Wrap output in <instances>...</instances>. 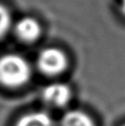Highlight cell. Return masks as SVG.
Returning a JSON list of instances; mask_svg holds the SVG:
<instances>
[{"label":"cell","instance_id":"cell-9","mask_svg":"<svg viewBox=\"0 0 125 126\" xmlns=\"http://www.w3.org/2000/svg\"><path fill=\"white\" fill-rule=\"evenodd\" d=\"M123 126H125V124H124V125H123Z\"/></svg>","mask_w":125,"mask_h":126},{"label":"cell","instance_id":"cell-8","mask_svg":"<svg viewBox=\"0 0 125 126\" xmlns=\"http://www.w3.org/2000/svg\"><path fill=\"white\" fill-rule=\"evenodd\" d=\"M121 10L123 12V15L125 16V0H121Z\"/></svg>","mask_w":125,"mask_h":126},{"label":"cell","instance_id":"cell-2","mask_svg":"<svg viewBox=\"0 0 125 126\" xmlns=\"http://www.w3.org/2000/svg\"><path fill=\"white\" fill-rule=\"evenodd\" d=\"M68 58L65 53L57 48H47L39 53L37 64L39 70L47 75H58L68 67Z\"/></svg>","mask_w":125,"mask_h":126},{"label":"cell","instance_id":"cell-7","mask_svg":"<svg viewBox=\"0 0 125 126\" xmlns=\"http://www.w3.org/2000/svg\"><path fill=\"white\" fill-rule=\"evenodd\" d=\"M11 22L12 20L9 10L3 4H0V39H2L7 34L11 27Z\"/></svg>","mask_w":125,"mask_h":126},{"label":"cell","instance_id":"cell-5","mask_svg":"<svg viewBox=\"0 0 125 126\" xmlns=\"http://www.w3.org/2000/svg\"><path fill=\"white\" fill-rule=\"evenodd\" d=\"M16 126H55V123L48 113L37 111L20 117Z\"/></svg>","mask_w":125,"mask_h":126},{"label":"cell","instance_id":"cell-1","mask_svg":"<svg viewBox=\"0 0 125 126\" xmlns=\"http://www.w3.org/2000/svg\"><path fill=\"white\" fill-rule=\"evenodd\" d=\"M31 78V66L23 57L6 54L0 58V83L7 87H20Z\"/></svg>","mask_w":125,"mask_h":126},{"label":"cell","instance_id":"cell-3","mask_svg":"<svg viewBox=\"0 0 125 126\" xmlns=\"http://www.w3.org/2000/svg\"><path fill=\"white\" fill-rule=\"evenodd\" d=\"M72 97L71 87L65 83H51L42 91V98L48 105L53 107H63Z\"/></svg>","mask_w":125,"mask_h":126},{"label":"cell","instance_id":"cell-6","mask_svg":"<svg viewBox=\"0 0 125 126\" xmlns=\"http://www.w3.org/2000/svg\"><path fill=\"white\" fill-rule=\"evenodd\" d=\"M61 126H95V123L93 118L85 112L72 110L63 115Z\"/></svg>","mask_w":125,"mask_h":126},{"label":"cell","instance_id":"cell-4","mask_svg":"<svg viewBox=\"0 0 125 126\" xmlns=\"http://www.w3.org/2000/svg\"><path fill=\"white\" fill-rule=\"evenodd\" d=\"M15 32L22 42L32 43L41 35V26L34 18L23 17L16 23Z\"/></svg>","mask_w":125,"mask_h":126}]
</instances>
